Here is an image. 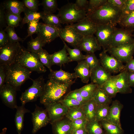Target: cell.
<instances>
[{
	"label": "cell",
	"mask_w": 134,
	"mask_h": 134,
	"mask_svg": "<svg viewBox=\"0 0 134 134\" xmlns=\"http://www.w3.org/2000/svg\"><path fill=\"white\" fill-rule=\"evenodd\" d=\"M36 54L41 64L46 67L50 72L52 71L51 68V54H49L43 48Z\"/></svg>",
	"instance_id": "f35d334b"
},
{
	"label": "cell",
	"mask_w": 134,
	"mask_h": 134,
	"mask_svg": "<svg viewBox=\"0 0 134 134\" xmlns=\"http://www.w3.org/2000/svg\"><path fill=\"white\" fill-rule=\"evenodd\" d=\"M99 86L97 84L91 82L78 90L83 97L89 100L93 98Z\"/></svg>",
	"instance_id": "f1b7e54d"
},
{
	"label": "cell",
	"mask_w": 134,
	"mask_h": 134,
	"mask_svg": "<svg viewBox=\"0 0 134 134\" xmlns=\"http://www.w3.org/2000/svg\"><path fill=\"white\" fill-rule=\"evenodd\" d=\"M78 48L87 53H94L100 50L101 47L96 37L93 35L83 37Z\"/></svg>",
	"instance_id": "ffe728a7"
},
{
	"label": "cell",
	"mask_w": 134,
	"mask_h": 134,
	"mask_svg": "<svg viewBox=\"0 0 134 134\" xmlns=\"http://www.w3.org/2000/svg\"><path fill=\"white\" fill-rule=\"evenodd\" d=\"M25 105L22 104L21 106H18L16 108L14 121L16 131L18 134H20L23 129L25 114L30 112V110L25 107Z\"/></svg>",
	"instance_id": "4316f807"
},
{
	"label": "cell",
	"mask_w": 134,
	"mask_h": 134,
	"mask_svg": "<svg viewBox=\"0 0 134 134\" xmlns=\"http://www.w3.org/2000/svg\"><path fill=\"white\" fill-rule=\"evenodd\" d=\"M23 12L24 16L22 21V25L35 19H42L44 14L43 11H35L30 10L26 7Z\"/></svg>",
	"instance_id": "1f68e13d"
},
{
	"label": "cell",
	"mask_w": 134,
	"mask_h": 134,
	"mask_svg": "<svg viewBox=\"0 0 134 134\" xmlns=\"http://www.w3.org/2000/svg\"><path fill=\"white\" fill-rule=\"evenodd\" d=\"M60 37L74 48H78L83 36L70 25L60 29Z\"/></svg>",
	"instance_id": "8fae6325"
},
{
	"label": "cell",
	"mask_w": 134,
	"mask_h": 134,
	"mask_svg": "<svg viewBox=\"0 0 134 134\" xmlns=\"http://www.w3.org/2000/svg\"><path fill=\"white\" fill-rule=\"evenodd\" d=\"M121 10L123 13L122 16L134 11V0H126Z\"/></svg>",
	"instance_id": "f907efd6"
},
{
	"label": "cell",
	"mask_w": 134,
	"mask_h": 134,
	"mask_svg": "<svg viewBox=\"0 0 134 134\" xmlns=\"http://www.w3.org/2000/svg\"><path fill=\"white\" fill-rule=\"evenodd\" d=\"M4 8L2 3L0 5V29H2L4 27L7 26L5 16V12Z\"/></svg>",
	"instance_id": "db71d44e"
},
{
	"label": "cell",
	"mask_w": 134,
	"mask_h": 134,
	"mask_svg": "<svg viewBox=\"0 0 134 134\" xmlns=\"http://www.w3.org/2000/svg\"><path fill=\"white\" fill-rule=\"evenodd\" d=\"M14 27L7 26L4 30L8 36L10 42L11 43H15L21 42H23L24 39L19 37L16 34Z\"/></svg>",
	"instance_id": "bcb514c9"
},
{
	"label": "cell",
	"mask_w": 134,
	"mask_h": 134,
	"mask_svg": "<svg viewBox=\"0 0 134 134\" xmlns=\"http://www.w3.org/2000/svg\"><path fill=\"white\" fill-rule=\"evenodd\" d=\"M74 68L75 73L77 78H79L84 83H87L90 79L91 70L85 60L78 62Z\"/></svg>",
	"instance_id": "cb8c5ba5"
},
{
	"label": "cell",
	"mask_w": 134,
	"mask_h": 134,
	"mask_svg": "<svg viewBox=\"0 0 134 134\" xmlns=\"http://www.w3.org/2000/svg\"><path fill=\"white\" fill-rule=\"evenodd\" d=\"M118 24L121 28L133 33L134 31V11L122 16Z\"/></svg>",
	"instance_id": "f546056e"
},
{
	"label": "cell",
	"mask_w": 134,
	"mask_h": 134,
	"mask_svg": "<svg viewBox=\"0 0 134 134\" xmlns=\"http://www.w3.org/2000/svg\"><path fill=\"white\" fill-rule=\"evenodd\" d=\"M40 4L43 6V12L45 13L53 14L59 9L56 0H43Z\"/></svg>",
	"instance_id": "7bdbcfd3"
},
{
	"label": "cell",
	"mask_w": 134,
	"mask_h": 134,
	"mask_svg": "<svg viewBox=\"0 0 134 134\" xmlns=\"http://www.w3.org/2000/svg\"><path fill=\"white\" fill-rule=\"evenodd\" d=\"M100 122L96 119L87 121L85 129L88 134H106Z\"/></svg>",
	"instance_id": "836d02e7"
},
{
	"label": "cell",
	"mask_w": 134,
	"mask_h": 134,
	"mask_svg": "<svg viewBox=\"0 0 134 134\" xmlns=\"http://www.w3.org/2000/svg\"><path fill=\"white\" fill-rule=\"evenodd\" d=\"M21 45L19 42L9 43L0 47V66H7L14 63Z\"/></svg>",
	"instance_id": "9c48e42d"
},
{
	"label": "cell",
	"mask_w": 134,
	"mask_h": 134,
	"mask_svg": "<svg viewBox=\"0 0 134 134\" xmlns=\"http://www.w3.org/2000/svg\"><path fill=\"white\" fill-rule=\"evenodd\" d=\"M100 86L111 98L115 97L118 93L115 84L114 76H112L110 79Z\"/></svg>",
	"instance_id": "d6a6232c"
},
{
	"label": "cell",
	"mask_w": 134,
	"mask_h": 134,
	"mask_svg": "<svg viewBox=\"0 0 134 134\" xmlns=\"http://www.w3.org/2000/svg\"><path fill=\"white\" fill-rule=\"evenodd\" d=\"M106 134H124L122 128L106 120L100 122Z\"/></svg>",
	"instance_id": "d590c367"
},
{
	"label": "cell",
	"mask_w": 134,
	"mask_h": 134,
	"mask_svg": "<svg viewBox=\"0 0 134 134\" xmlns=\"http://www.w3.org/2000/svg\"><path fill=\"white\" fill-rule=\"evenodd\" d=\"M7 130V128H4L2 129V131L0 133V134H5Z\"/></svg>",
	"instance_id": "be15d7a7"
},
{
	"label": "cell",
	"mask_w": 134,
	"mask_h": 134,
	"mask_svg": "<svg viewBox=\"0 0 134 134\" xmlns=\"http://www.w3.org/2000/svg\"><path fill=\"white\" fill-rule=\"evenodd\" d=\"M22 1L25 6L29 9L35 11L38 10V6L40 5L38 0H23Z\"/></svg>",
	"instance_id": "816d5d0a"
},
{
	"label": "cell",
	"mask_w": 134,
	"mask_h": 134,
	"mask_svg": "<svg viewBox=\"0 0 134 134\" xmlns=\"http://www.w3.org/2000/svg\"><path fill=\"white\" fill-rule=\"evenodd\" d=\"M6 74L3 66H0V88L5 84Z\"/></svg>",
	"instance_id": "6f0895ef"
},
{
	"label": "cell",
	"mask_w": 134,
	"mask_h": 134,
	"mask_svg": "<svg viewBox=\"0 0 134 134\" xmlns=\"http://www.w3.org/2000/svg\"><path fill=\"white\" fill-rule=\"evenodd\" d=\"M44 13L42 19L44 24L59 28H63L60 17L58 14Z\"/></svg>",
	"instance_id": "74e56055"
},
{
	"label": "cell",
	"mask_w": 134,
	"mask_h": 134,
	"mask_svg": "<svg viewBox=\"0 0 134 134\" xmlns=\"http://www.w3.org/2000/svg\"><path fill=\"white\" fill-rule=\"evenodd\" d=\"M87 101L80 102L72 99L64 98L59 102L69 109L81 107Z\"/></svg>",
	"instance_id": "7dc6e473"
},
{
	"label": "cell",
	"mask_w": 134,
	"mask_h": 134,
	"mask_svg": "<svg viewBox=\"0 0 134 134\" xmlns=\"http://www.w3.org/2000/svg\"><path fill=\"white\" fill-rule=\"evenodd\" d=\"M5 67V83L12 86L17 91L19 90L22 85L30 78L32 72L16 62Z\"/></svg>",
	"instance_id": "3957f363"
},
{
	"label": "cell",
	"mask_w": 134,
	"mask_h": 134,
	"mask_svg": "<svg viewBox=\"0 0 134 134\" xmlns=\"http://www.w3.org/2000/svg\"><path fill=\"white\" fill-rule=\"evenodd\" d=\"M97 105L92 99L88 100L82 106L87 121H90L96 119Z\"/></svg>",
	"instance_id": "83f0119b"
},
{
	"label": "cell",
	"mask_w": 134,
	"mask_h": 134,
	"mask_svg": "<svg viewBox=\"0 0 134 134\" xmlns=\"http://www.w3.org/2000/svg\"><path fill=\"white\" fill-rule=\"evenodd\" d=\"M64 98L72 99L80 102H86L87 100L81 96L78 90L76 89L70 91L66 95Z\"/></svg>",
	"instance_id": "681fc988"
},
{
	"label": "cell",
	"mask_w": 134,
	"mask_h": 134,
	"mask_svg": "<svg viewBox=\"0 0 134 134\" xmlns=\"http://www.w3.org/2000/svg\"><path fill=\"white\" fill-rule=\"evenodd\" d=\"M48 78L55 82L61 84H73L75 82L74 79L77 78L74 72L65 71L61 68L59 70H52L48 75Z\"/></svg>",
	"instance_id": "e0dca14e"
},
{
	"label": "cell",
	"mask_w": 134,
	"mask_h": 134,
	"mask_svg": "<svg viewBox=\"0 0 134 134\" xmlns=\"http://www.w3.org/2000/svg\"><path fill=\"white\" fill-rule=\"evenodd\" d=\"M72 84H61L49 80L45 83L44 92L40 98V102L44 105L60 101L64 99Z\"/></svg>",
	"instance_id": "7a4b0ae2"
},
{
	"label": "cell",
	"mask_w": 134,
	"mask_h": 134,
	"mask_svg": "<svg viewBox=\"0 0 134 134\" xmlns=\"http://www.w3.org/2000/svg\"><path fill=\"white\" fill-rule=\"evenodd\" d=\"M128 79L130 86L134 87V72L128 71Z\"/></svg>",
	"instance_id": "94428289"
},
{
	"label": "cell",
	"mask_w": 134,
	"mask_h": 134,
	"mask_svg": "<svg viewBox=\"0 0 134 134\" xmlns=\"http://www.w3.org/2000/svg\"><path fill=\"white\" fill-rule=\"evenodd\" d=\"M95 34L100 45L103 50L106 51L110 47L116 27L109 25H97Z\"/></svg>",
	"instance_id": "52a82bcc"
},
{
	"label": "cell",
	"mask_w": 134,
	"mask_h": 134,
	"mask_svg": "<svg viewBox=\"0 0 134 134\" xmlns=\"http://www.w3.org/2000/svg\"><path fill=\"white\" fill-rule=\"evenodd\" d=\"M71 134H88L85 128L73 129Z\"/></svg>",
	"instance_id": "6125c7cd"
},
{
	"label": "cell",
	"mask_w": 134,
	"mask_h": 134,
	"mask_svg": "<svg viewBox=\"0 0 134 134\" xmlns=\"http://www.w3.org/2000/svg\"><path fill=\"white\" fill-rule=\"evenodd\" d=\"M106 52L103 50L99 55L100 64L103 68L111 74L120 73L125 69L123 63Z\"/></svg>",
	"instance_id": "ba28073f"
},
{
	"label": "cell",
	"mask_w": 134,
	"mask_h": 134,
	"mask_svg": "<svg viewBox=\"0 0 134 134\" xmlns=\"http://www.w3.org/2000/svg\"><path fill=\"white\" fill-rule=\"evenodd\" d=\"M34 111L32 113V121L33 127L32 131L33 134L36 133L39 129L50 123V119L47 112L35 105Z\"/></svg>",
	"instance_id": "7c38bea8"
},
{
	"label": "cell",
	"mask_w": 134,
	"mask_h": 134,
	"mask_svg": "<svg viewBox=\"0 0 134 134\" xmlns=\"http://www.w3.org/2000/svg\"><path fill=\"white\" fill-rule=\"evenodd\" d=\"M123 15L121 10L107 2L86 17L97 25H109L115 26Z\"/></svg>",
	"instance_id": "6da1fadb"
},
{
	"label": "cell",
	"mask_w": 134,
	"mask_h": 134,
	"mask_svg": "<svg viewBox=\"0 0 134 134\" xmlns=\"http://www.w3.org/2000/svg\"><path fill=\"white\" fill-rule=\"evenodd\" d=\"M107 0H89L86 10V15L89 14L107 2Z\"/></svg>",
	"instance_id": "f6af8a7d"
},
{
	"label": "cell",
	"mask_w": 134,
	"mask_h": 134,
	"mask_svg": "<svg viewBox=\"0 0 134 134\" xmlns=\"http://www.w3.org/2000/svg\"><path fill=\"white\" fill-rule=\"evenodd\" d=\"M44 105L51 124L65 116L68 110L59 102Z\"/></svg>",
	"instance_id": "9a60e30c"
},
{
	"label": "cell",
	"mask_w": 134,
	"mask_h": 134,
	"mask_svg": "<svg viewBox=\"0 0 134 134\" xmlns=\"http://www.w3.org/2000/svg\"><path fill=\"white\" fill-rule=\"evenodd\" d=\"M15 62L32 72L40 73L46 71L45 67L40 62L36 54L21 45Z\"/></svg>",
	"instance_id": "277c9868"
},
{
	"label": "cell",
	"mask_w": 134,
	"mask_h": 134,
	"mask_svg": "<svg viewBox=\"0 0 134 134\" xmlns=\"http://www.w3.org/2000/svg\"><path fill=\"white\" fill-rule=\"evenodd\" d=\"M133 33L121 28H116L110 47H117L134 42Z\"/></svg>",
	"instance_id": "5bb4252c"
},
{
	"label": "cell",
	"mask_w": 134,
	"mask_h": 134,
	"mask_svg": "<svg viewBox=\"0 0 134 134\" xmlns=\"http://www.w3.org/2000/svg\"><path fill=\"white\" fill-rule=\"evenodd\" d=\"M67 51L69 55L71 62L76 61L77 62L85 60V55H83L80 50L78 48L71 49L69 48L63 41Z\"/></svg>",
	"instance_id": "e575fe53"
},
{
	"label": "cell",
	"mask_w": 134,
	"mask_h": 134,
	"mask_svg": "<svg viewBox=\"0 0 134 134\" xmlns=\"http://www.w3.org/2000/svg\"><path fill=\"white\" fill-rule=\"evenodd\" d=\"M39 19H35L28 22V35L24 38L25 40L29 36H32L33 34H37L39 32L41 23L39 22Z\"/></svg>",
	"instance_id": "ee69618b"
},
{
	"label": "cell",
	"mask_w": 134,
	"mask_h": 134,
	"mask_svg": "<svg viewBox=\"0 0 134 134\" xmlns=\"http://www.w3.org/2000/svg\"><path fill=\"white\" fill-rule=\"evenodd\" d=\"M133 33H133V37H134V32Z\"/></svg>",
	"instance_id": "e7e4bbea"
},
{
	"label": "cell",
	"mask_w": 134,
	"mask_h": 134,
	"mask_svg": "<svg viewBox=\"0 0 134 134\" xmlns=\"http://www.w3.org/2000/svg\"><path fill=\"white\" fill-rule=\"evenodd\" d=\"M65 116L71 121L80 118H86L82 106L69 109Z\"/></svg>",
	"instance_id": "ab89813d"
},
{
	"label": "cell",
	"mask_w": 134,
	"mask_h": 134,
	"mask_svg": "<svg viewBox=\"0 0 134 134\" xmlns=\"http://www.w3.org/2000/svg\"><path fill=\"white\" fill-rule=\"evenodd\" d=\"M112 102L111 105L109 106L108 115L106 120L122 128L120 116L123 105L117 100L112 101Z\"/></svg>",
	"instance_id": "7402d4cb"
},
{
	"label": "cell",
	"mask_w": 134,
	"mask_h": 134,
	"mask_svg": "<svg viewBox=\"0 0 134 134\" xmlns=\"http://www.w3.org/2000/svg\"><path fill=\"white\" fill-rule=\"evenodd\" d=\"M105 51L122 63H126L133 58L134 42L117 47H110Z\"/></svg>",
	"instance_id": "30bf717a"
},
{
	"label": "cell",
	"mask_w": 134,
	"mask_h": 134,
	"mask_svg": "<svg viewBox=\"0 0 134 134\" xmlns=\"http://www.w3.org/2000/svg\"><path fill=\"white\" fill-rule=\"evenodd\" d=\"M115 84L118 92L122 94L131 93L132 90L128 79V71L125 70L115 75Z\"/></svg>",
	"instance_id": "603a6c76"
},
{
	"label": "cell",
	"mask_w": 134,
	"mask_h": 134,
	"mask_svg": "<svg viewBox=\"0 0 134 134\" xmlns=\"http://www.w3.org/2000/svg\"><path fill=\"white\" fill-rule=\"evenodd\" d=\"M87 122L86 118H80L72 121L73 129L85 128Z\"/></svg>",
	"instance_id": "f5cc1de1"
},
{
	"label": "cell",
	"mask_w": 134,
	"mask_h": 134,
	"mask_svg": "<svg viewBox=\"0 0 134 134\" xmlns=\"http://www.w3.org/2000/svg\"><path fill=\"white\" fill-rule=\"evenodd\" d=\"M112 76L100 65L94 68L91 71L90 79L91 82L100 86H101Z\"/></svg>",
	"instance_id": "d6986e66"
},
{
	"label": "cell",
	"mask_w": 134,
	"mask_h": 134,
	"mask_svg": "<svg viewBox=\"0 0 134 134\" xmlns=\"http://www.w3.org/2000/svg\"><path fill=\"white\" fill-rule=\"evenodd\" d=\"M33 82L32 85L22 93L20 100L22 105L36 101L42 96L44 91L45 83L43 76H40L35 79L30 78Z\"/></svg>",
	"instance_id": "8992f818"
},
{
	"label": "cell",
	"mask_w": 134,
	"mask_h": 134,
	"mask_svg": "<svg viewBox=\"0 0 134 134\" xmlns=\"http://www.w3.org/2000/svg\"><path fill=\"white\" fill-rule=\"evenodd\" d=\"M86 61L91 71L98 65H100L99 60L94 53H87L85 55Z\"/></svg>",
	"instance_id": "c3c4849f"
},
{
	"label": "cell",
	"mask_w": 134,
	"mask_h": 134,
	"mask_svg": "<svg viewBox=\"0 0 134 134\" xmlns=\"http://www.w3.org/2000/svg\"><path fill=\"white\" fill-rule=\"evenodd\" d=\"M88 2L87 0H76L74 3L78 8L86 11Z\"/></svg>",
	"instance_id": "680465c9"
},
{
	"label": "cell",
	"mask_w": 134,
	"mask_h": 134,
	"mask_svg": "<svg viewBox=\"0 0 134 134\" xmlns=\"http://www.w3.org/2000/svg\"><path fill=\"white\" fill-rule=\"evenodd\" d=\"M5 19L7 26L16 27L19 25L22 19L20 14H16L7 11L5 13Z\"/></svg>",
	"instance_id": "b9f144b4"
},
{
	"label": "cell",
	"mask_w": 134,
	"mask_h": 134,
	"mask_svg": "<svg viewBox=\"0 0 134 134\" xmlns=\"http://www.w3.org/2000/svg\"><path fill=\"white\" fill-rule=\"evenodd\" d=\"M2 3L7 11L15 14H20L26 7L22 1L17 0H6Z\"/></svg>",
	"instance_id": "484cf974"
},
{
	"label": "cell",
	"mask_w": 134,
	"mask_h": 134,
	"mask_svg": "<svg viewBox=\"0 0 134 134\" xmlns=\"http://www.w3.org/2000/svg\"><path fill=\"white\" fill-rule=\"evenodd\" d=\"M58 10L57 14L62 24H72L80 21L86 17V11L78 8L74 3L68 2Z\"/></svg>",
	"instance_id": "5b68a950"
},
{
	"label": "cell",
	"mask_w": 134,
	"mask_h": 134,
	"mask_svg": "<svg viewBox=\"0 0 134 134\" xmlns=\"http://www.w3.org/2000/svg\"><path fill=\"white\" fill-rule=\"evenodd\" d=\"M60 29L41 23L39 31L37 36L46 44H49L57 38L60 37Z\"/></svg>",
	"instance_id": "2e32d148"
},
{
	"label": "cell",
	"mask_w": 134,
	"mask_h": 134,
	"mask_svg": "<svg viewBox=\"0 0 134 134\" xmlns=\"http://www.w3.org/2000/svg\"><path fill=\"white\" fill-rule=\"evenodd\" d=\"M17 91L12 86L6 83L0 88V96L2 101L10 108L16 109L18 106L16 100Z\"/></svg>",
	"instance_id": "4fadbf2b"
},
{
	"label": "cell",
	"mask_w": 134,
	"mask_h": 134,
	"mask_svg": "<svg viewBox=\"0 0 134 134\" xmlns=\"http://www.w3.org/2000/svg\"><path fill=\"white\" fill-rule=\"evenodd\" d=\"M46 44L38 37L32 38L27 43V49L30 52L36 53L40 51Z\"/></svg>",
	"instance_id": "8d00e7d4"
},
{
	"label": "cell",
	"mask_w": 134,
	"mask_h": 134,
	"mask_svg": "<svg viewBox=\"0 0 134 134\" xmlns=\"http://www.w3.org/2000/svg\"><path fill=\"white\" fill-rule=\"evenodd\" d=\"M125 70L128 71L134 72V58L126 63Z\"/></svg>",
	"instance_id": "91938a15"
},
{
	"label": "cell",
	"mask_w": 134,
	"mask_h": 134,
	"mask_svg": "<svg viewBox=\"0 0 134 134\" xmlns=\"http://www.w3.org/2000/svg\"></svg>",
	"instance_id": "03108f58"
},
{
	"label": "cell",
	"mask_w": 134,
	"mask_h": 134,
	"mask_svg": "<svg viewBox=\"0 0 134 134\" xmlns=\"http://www.w3.org/2000/svg\"><path fill=\"white\" fill-rule=\"evenodd\" d=\"M109 104L98 105L96 109V119L100 122L106 120L108 115Z\"/></svg>",
	"instance_id": "60d3db41"
},
{
	"label": "cell",
	"mask_w": 134,
	"mask_h": 134,
	"mask_svg": "<svg viewBox=\"0 0 134 134\" xmlns=\"http://www.w3.org/2000/svg\"><path fill=\"white\" fill-rule=\"evenodd\" d=\"M9 40L6 33L4 30L1 29L0 30V47L3 46L10 43Z\"/></svg>",
	"instance_id": "11a10c76"
},
{
	"label": "cell",
	"mask_w": 134,
	"mask_h": 134,
	"mask_svg": "<svg viewBox=\"0 0 134 134\" xmlns=\"http://www.w3.org/2000/svg\"><path fill=\"white\" fill-rule=\"evenodd\" d=\"M93 99L97 105L106 104H110L112 102V98L109 96L100 86H99Z\"/></svg>",
	"instance_id": "4dcf8cb0"
},
{
	"label": "cell",
	"mask_w": 134,
	"mask_h": 134,
	"mask_svg": "<svg viewBox=\"0 0 134 134\" xmlns=\"http://www.w3.org/2000/svg\"><path fill=\"white\" fill-rule=\"evenodd\" d=\"M68 53L65 46L61 50L51 54L52 66L56 65L61 67L70 62Z\"/></svg>",
	"instance_id": "d4e9b609"
},
{
	"label": "cell",
	"mask_w": 134,
	"mask_h": 134,
	"mask_svg": "<svg viewBox=\"0 0 134 134\" xmlns=\"http://www.w3.org/2000/svg\"><path fill=\"white\" fill-rule=\"evenodd\" d=\"M125 1L126 0H107V2L114 6L121 9Z\"/></svg>",
	"instance_id": "9f6ffc18"
},
{
	"label": "cell",
	"mask_w": 134,
	"mask_h": 134,
	"mask_svg": "<svg viewBox=\"0 0 134 134\" xmlns=\"http://www.w3.org/2000/svg\"><path fill=\"white\" fill-rule=\"evenodd\" d=\"M70 25L83 37L94 35L96 31L97 25L87 17Z\"/></svg>",
	"instance_id": "ac0fdd59"
},
{
	"label": "cell",
	"mask_w": 134,
	"mask_h": 134,
	"mask_svg": "<svg viewBox=\"0 0 134 134\" xmlns=\"http://www.w3.org/2000/svg\"><path fill=\"white\" fill-rule=\"evenodd\" d=\"M72 121L65 116L51 124L53 134H71L73 128Z\"/></svg>",
	"instance_id": "44dd1931"
}]
</instances>
